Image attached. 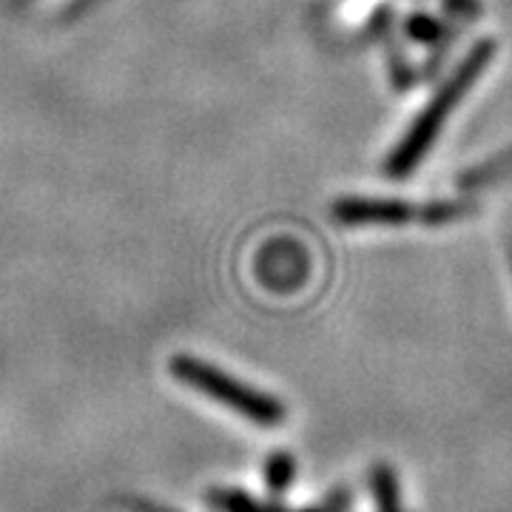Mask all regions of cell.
<instances>
[{
    "label": "cell",
    "mask_w": 512,
    "mask_h": 512,
    "mask_svg": "<svg viewBox=\"0 0 512 512\" xmlns=\"http://www.w3.org/2000/svg\"><path fill=\"white\" fill-rule=\"evenodd\" d=\"M493 52V43H478L476 49L464 57V63L458 66V72L441 86L439 94L416 117V123L410 126V131L404 134L402 143L393 151V157L387 160V174L390 177H407L421 163V157L427 154V148L433 146V140L439 137L441 126L450 117V111L456 109L458 103H461V97L476 86L478 77L490 66Z\"/></svg>",
    "instance_id": "6da1fadb"
},
{
    "label": "cell",
    "mask_w": 512,
    "mask_h": 512,
    "mask_svg": "<svg viewBox=\"0 0 512 512\" xmlns=\"http://www.w3.org/2000/svg\"><path fill=\"white\" fill-rule=\"evenodd\" d=\"M171 370H174V376H177L180 382L191 384L194 390L208 393L211 399L228 404L231 410H237V413H242V416L254 419L256 424H279L282 416H285L282 404L276 402V399H271V396H262V393H256V390H251V387L234 382L231 376H225V373H220V370H214L211 365H202V362H197V359L180 356V359H174Z\"/></svg>",
    "instance_id": "7a4b0ae2"
},
{
    "label": "cell",
    "mask_w": 512,
    "mask_h": 512,
    "mask_svg": "<svg viewBox=\"0 0 512 512\" xmlns=\"http://www.w3.org/2000/svg\"><path fill=\"white\" fill-rule=\"evenodd\" d=\"M461 214L458 205H410L399 200H342L336 220L348 225H407V222H444Z\"/></svg>",
    "instance_id": "3957f363"
},
{
    "label": "cell",
    "mask_w": 512,
    "mask_h": 512,
    "mask_svg": "<svg viewBox=\"0 0 512 512\" xmlns=\"http://www.w3.org/2000/svg\"><path fill=\"white\" fill-rule=\"evenodd\" d=\"M376 498H379V510L382 512H399V498H396V484L387 470L376 473Z\"/></svg>",
    "instance_id": "277c9868"
},
{
    "label": "cell",
    "mask_w": 512,
    "mask_h": 512,
    "mask_svg": "<svg viewBox=\"0 0 512 512\" xmlns=\"http://www.w3.org/2000/svg\"><path fill=\"white\" fill-rule=\"evenodd\" d=\"M510 254H512V251H510Z\"/></svg>",
    "instance_id": "5b68a950"
}]
</instances>
